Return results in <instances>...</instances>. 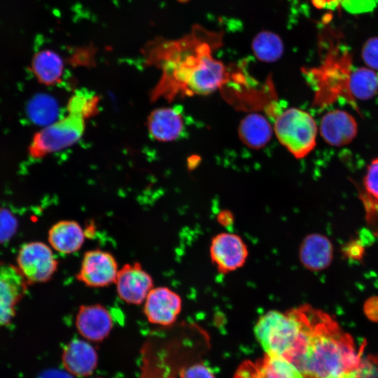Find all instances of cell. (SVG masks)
I'll use <instances>...</instances> for the list:
<instances>
[{
    "label": "cell",
    "mask_w": 378,
    "mask_h": 378,
    "mask_svg": "<svg viewBox=\"0 0 378 378\" xmlns=\"http://www.w3.org/2000/svg\"><path fill=\"white\" fill-rule=\"evenodd\" d=\"M218 41L214 34L198 28V32L167 44L162 56L164 74L153 97L208 94L226 84L229 71L212 55Z\"/></svg>",
    "instance_id": "1"
},
{
    "label": "cell",
    "mask_w": 378,
    "mask_h": 378,
    "mask_svg": "<svg viewBox=\"0 0 378 378\" xmlns=\"http://www.w3.org/2000/svg\"><path fill=\"white\" fill-rule=\"evenodd\" d=\"M353 337L328 314L312 307V329L300 369L303 378H361L365 365Z\"/></svg>",
    "instance_id": "2"
},
{
    "label": "cell",
    "mask_w": 378,
    "mask_h": 378,
    "mask_svg": "<svg viewBox=\"0 0 378 378\" xmlns=\"http://www.w3.org/2000/svg\"><path fill=\"white\" fill-rule=\"evenodd\" d=\"M312 307L305 304L286 312L271 310L255 323V338L266 354L301 367L312 329Z\"/></svg>",
    "instance_id": "3"
},
{
    "label": "cell",
    "mask_w": 378,
    "mask_h": 378,
    "mask_svg": "<svg viewBox=\"0 0 378 378\" xmlns=\"http://www.w3.org/2000/svg\"><path fill=\"white\" fill-rule=\"evenodd\" d=\"M351 52L338 46H332L319 66L304 69L303 72L314 90V104L324 108L344 99L358 111L356 101L349 90L352 72Z\"/></svg>",
    "instance_id": "4"
},
{
    "label": "cell",
    "mask_w": 378,
    "mask_h": 378,
    "mask_svg": "<svg viewBox=\"0 0 378 378\" xmlns=\"http://www.w3.org/2000/svg\"><path fill=\"white\" fill-rule=\"evenodd\" d=\"M274 131L280 143L297 158L307 156L316 146V122L311 114L300 108H289L279 113Z\"/></svg>",
    "instance_id": "5"
},
{
    "label": "cell",
    "mask_w": 378,
    "mask_h": 378,
    "mask_svg": "<svg viewBox=\"0 0 378 378\" xmlns=\"http://www.w3.org/2000/svg\"><path fill=\"white\" fill-rule=\"evenodd\" d=\"M68 114L36 132L29 147L34 158H41L50 153L66 148L82 136L88 116L83 112L67 108Z\"/></svg>",
    "instance_id": "6"
},
{
    "label": "cell",
    "mask_w": 378,
    "mask_h": 378,
    "mask_svg": "<svg viewBox=\"0 0 378 378\" xmlns=\"http://www.w3.org/2000/svg\"><path fill=\"white\" fill-rule=\"evenodd\" d=\"M16 262L29 286L50 281L57 270L59 264L52 248L38 241L22 245Z\"/></svg>",
    "instance_id": "7"
},
{
    "label": "cell",
    "mask_w": 378,
    "mask_h": 378,
    "mask_svg": "<svg viewBox=\"0 0 378 378\" xmlns=\"http://www.w3.org/2000/svg\"><path fill=\"white\" fill-rule=\"evenodd\" d=\"M29 284L16 265L0 260V329L9 325Z\"/></svg>",
    "instance_id": "8"
},
{
    "label": "cell",
    "mask_w": 378,
    "mask_h": 378,
    "mask_svg": "<svg viewBox=\"0 0 378 378\" xmlns=\"http://www.w3.org/2000/svg\"><path fill=\"white\" fill-rule=\"evenodd\" d=\"M115 257L99 249L86 251L82 258L76 279L91 288H102L115 283L118 272Z\"/></svg>",
    "instance_id": "9"
},
{
    "label": "cell",
    "mask_w": 378,
    "mask_h": 378,
    "mask_svg": "<svg viewBox=\"0 0 378 378\" xmlns=\"http://www.w3.org/2000/svg\"><path fill=\"white\" fill-rule=\"evenodd\" d=\"M248 255L246 244L237 234L221 232L211 239V259L220 273L226 274L241 268Z\"/></svg>",
    "instance_id": "10"
},
{
    "label": "cell",
    "mask_w": 378,
    "mask_h": 378,
    "mask_svg": "<svg viewBox=\"0 0 378 378\" xmlns=\"http://www.w3.org/2000/svg\"><path fill=\"white\" fill-rule=\"evenodd\" d=\"M182 309L181 296L165 287H153L144 302V314L149 323L161 326L173 325Z\"/></svg>",
    "instance_id": "11"
},
{
    "label": "cell",
    "mask_w": 378,
    "mask_h": 378,
    "mask_svg": "<svg viewBox=\"0 0 378 378\" xmlns=\"http://www.w3.org/2000/svg\"><path fill=\"white\" fill-rule=\"evenodd\" d=\"M114 284L120 299L134 305L143 304L153 288V278L138 262L125 264Z\"/></svg>",
    "instance_id": "12"
},
{
    "label": "cell",
    "mask_w": 378,
    "mask_h": 378,
    "mask_svg": "<svg viewBox=\"0 0 378 378\" xmlns=\"http://www.w3.org/2000/svg\"><path fill=\"white\" fill-rule=\"evenodd\" d=\"M75 326L86 340L100 342L112 330L113 322L109 311L100 304L81 305L76 315Z\"/></svg>",
    "instance_id": "13"
},
{
    "label": "cell",
    "mask_w": 378,
    "mask_h": 378,
    "mask_svg": "<svg viewBox=\"0 0 378 378\" xmlns=\"http://www.w3.org/2000/svg\"><path fill=\"white\" fill-rule=\"evenodd\" d=\"M233 378H303L301 372L286 359L265 354L255 361L245 360Z\"/></svg>",
    "instance_id": "14"
},
{
    "label": "cell",
    "mask_w": 378,
    "mask_h": 378,
    "mask_svg": "<svg viewBox=\"0 0 378 378\" xmlns=\"http://www.w3.org/2000/svg\"><path fill=\"white\" fill-rule=\"evenodd\" d=\"M319 131L328 144L341 147L350 144L356 138L358 125L351 114L343 110L335 109L323 115Z\"/></svg>",
    "instance_id": "15"
},
{
    "label": "cell",
    "mask_w": 378,
    "mask_h": 378,
    "mask_svg": "<svg viewBox=\"0 0 378 378\" xmlns=\"http://www.w3.org/2000/svg\"><path fill=\"white\" fill-rule=\"evenodd\" d=\"M62 362L65 370L72 376L85 377L95 370L98 355L90 342L74 339L64 347Z\"/></svg>",
    "instance_id": "16"
},
{
    "label": "cell",
    "mask_w": 378,
    "mask_h": 378,
    "mask_svg": "<svg viewBox=\"0 0 378 378\" xmlns=\"http://www.w3.org/2000/svg\"><path fill=\"white\" fill-rule=\"evenodd\" d=\"M302 265L311 271L326 269L333 259V246L330 240L321 234H311L302 240L299 251Z\"/></svg>",
    "instance_id": "17"
},
{
    "label": "cell",
    "mask_w": 378,
    "mask_h": 378,
    "mask_svg": "<svg viewBox=\"0 0 378 378\" xmlns=\"http://www.w3.org/2000/svg\"><path fill=\"white\" fill-rule=\"evenodd\" d=\"M85 233L80 225L73 220H62L53 224L48 232L50 246L62 254H71L84 244Z\"/></svg>",
    "instance_id": "18"
},
{
    "label": "cell",
    "mask_w": 378,
    "mask_h": 378,
    "mask_svg": "<svg viewBox=\"0 0 378 378\" xmlns=\"http://www.w3.org/2000/svg\"><path fill=\"white\" fill-rule=\"evenodd\" d=\"M184 127L181 113L174 108L154 110L148 118L150 134L156 140L170 141L178 139Z\"/></svg>",
    "instance_id": "19"
},
{
    "label": "cell",
    "mask_w": 378,
    "mask_h": 378,
    "mask_svg": "<svg viewBox=\"0 0 378 378\" xmlns=\"http://www.w3.org/2000/svg\"><path fill=\"white\" fill-rule=\"evenodd\" d=\"M31 69L39 83L46 85H53L61 80L64 63L57 52L45 49L34 55Z\"/></svg>",
    "instance_id": "20"
},
{
    "label": "cell",
    "mask_w": 378,
    "mask_h": 378,
    "mask_svg": "<svg viewBox=\"0 0 378 378\" xmlns=\"http://www.w3.org/2000/svg\"><path fill=\"white\" fill-rule=\"evenodd\" d=\"M238 132L245 145L252 148H260L270 140L272 129L263 115L251 113L241 121Z\"/></svg>",
    "instance_id": "21"
},
{
    "label": "cell",
    "mask_w": 378,
    "mask_h": 378,
    "mask_svg": "<svg viewBox=\"0 0 378 378\" xmlns=\"http://www.w3.org/2000/svg\"><path fill=\"white\" fill-rule=\"evenodd\" d=\"M349 90L355 101H366L378 92V75L368 67H359L352 71Z\"/></svg>",
    "instance_id": "22"
},
{
    "label": "cell",
    "mask_w": 378,
    "mask_h": 378,
    "mask_svg": "<svg viewBox=\"0 0 378 378\" xmlns=\"http://www.w3.org/2000/svg\"><path fill=\"white\" fill-rule=\"evenodd\" d=\"M252 49L255 56L260 61L272 62L281 57L284 45L278 35L271 31H263L254 38Z\"/></svg>",
    "instance_id": "23"
},
{
    "label": "cell",
    "mask_w": 378,
    "mask_h": 378,
    "mask_svg": "<svg viewBox=\"0 0 378 378\" xmlns=\"http://www.w3.org/2000/svg\"><path fill=\"white\" fill-rule=\"evenodd\" d=\"M360 196L368 216L378 211V158L372 160L367 168Z\"/></svg>",
    "instance_id": "24"
},
{
    "label": "cell",
    "mask_w": 378,
    "mask_h": 378,
    "mask_svg": "<svg viewBox=\"0 0 378 378\" xmlns=\"http://www.w3.org/2000/svg\"><path fill=\"white\" fill-rule=\"evenodd\" d=\"M30 118L37 124H50L57 114L55 101L47 95L36 96L28 106Z\"/></svg>",
    "instance_id": "25"
},
{
    "label": "cell",
    "mask_w": 378,
    "mask_h": 378,
    "mask_svg": "<svg viewBox=\"0 0 378 378\" xmlns=\"http://www.w3.org/2000/svg\"><path fill=\"white\" fill-rule=\"evenodd\" d=\"M150 344L142 349V365L139 378L163 377L158 360Z\"/></svg>",
    "instance_id": "26"
},
{
    "label": "cell",
    "mask_w": 378,
    "mask_h": 378,
    "mask_svg": "<svg viewBox=\"0 0 378 378\" xmlns=\"http://www.w3.org/2000/svg\"><path fill=\"white\" fill-rule=\"evenodd\" d=\"M18 228V220L7 208L0 206V244L8 243Z\"/></svg>",
    "instance_id": "27"
},
{
    "label": "cell",
    "mask_w": 378,
    "mask_h": 378,
    "mask_svg": "<svg viewBox=\"0 0 378 378\" xmlns=\"http://www.w3.org/2000/svg\"><path fill=\"white\" fill-rule=\"evenodd\" d=\"M361 57L368 68L378 70V36L370 38L365 43Z\"/></svg>",
    "instance_id": "28"
},
{
    "label": "cell",
    "mask_w": 378,
    "mask_h": 378,
    "mask_svg": "<svg viewBox=\"0 0 378 378\" xmlns=\"http://www.w3.org/2000/svg\"><path fill=\"white\" fill-rule=\"evenodd\" d=\"M181 378H215L211 370L202 363H196L181 371Z\"/></svg>",
    "instance_id": "29"
},
{
    "label": "cell",
    "mask_w": 378,
    "mask_h": 378,
    "mask_svg": "<svg viewBox=\"0 0 378 378\" xmlns=\"http://www.w3.org/2000/svg\"><path fill=\"white\" fill-rule=\"evenodd\" d=\"M342 252L346 258L360 260L365 253V248L361 241L351 240L344 246Z\"/></svg>",
    "instance_id": "30"
},
{
    "label": "cell",
    "mask_w": 378,
    "mask_h": 378,
    "mask_svg": "<svg viewBox=\"0 0 378 378\" xmlns=\"http://www.w3.org/2000/svg\"><path fill=\"white\" fill-rule=\"evenodd\" d=\"M363 311L369 320L378 323V297L368 299L364 304Z\"/></svg>",
    "instance_id": "31"
},
{
    "label": "cell",
    "mask_w": 378,
    "mask_h": 378,
    "mask_svg": "<svg viewBox=\"0 0 378 378\" xmlns=\"http://www.w3.org/2000/svg\"><path fill=\"white\" fill-rule=\"evenodd\" d=\"M38 378H74L71 374L66 371L64 372L58 370H48L43 373Z\"/></svg>",
    "instance_id": "32"
},
{
    "label": "cell",
    "mask_w": 378,
    "mask_h": 378,
    "mask_svg": "<svg viewBox=\"0 0 378 378\" xmlns=\"http://www.w3.org/2000/svg\"><path fill=\"white\" fill-rule=\"evenodd\" d=\"M97 378H100V377H97Z\"/></svg>",
    "instance_id": "33"
},
{
    "label": "cell",
    "mask_w": 378,
    "mask_h": 378,
    "mask_svg": "<svg viewBox=\"0 0 378 378\" xmlns=\"http://www.w3.org/2000/svg\"><path fill=\"white\" fill-rule=\"evenodd\" d=\"M161 378H164V377H161Z\"/></svg>",
    "instance_id": "34"
}]
</instances>
